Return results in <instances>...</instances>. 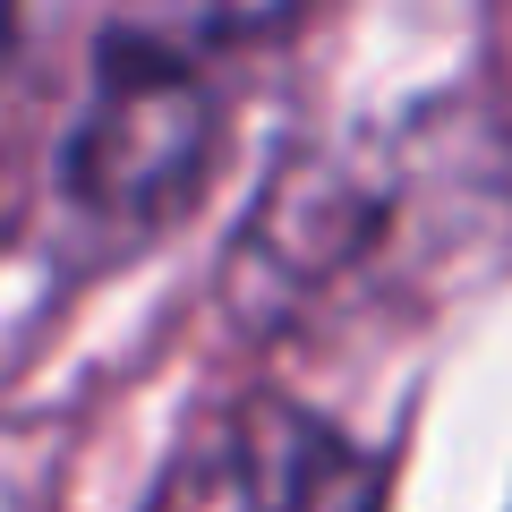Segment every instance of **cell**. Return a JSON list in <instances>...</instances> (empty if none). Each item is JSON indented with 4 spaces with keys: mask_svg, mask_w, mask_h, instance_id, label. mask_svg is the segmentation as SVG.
<instances>
[{
    "mask_svg": "<svg viewBox=\"0 0 512 512\" xmlns=\"http://www.w3.org/2000/svg\"><path fill=\"white\" fill-rule=\"evenodd\" d=\"M282 26V0H128L86 52L69 120L52 137V231L103 265L163 239L197 205L231 137L239 60Z\"/></svg>",
    "mask_w": 512,
    "mask_h": 512,
    "instance_id": "1",
    "label": "cell"
},
{
    "mask_svg": "<svg viewBox=\"0 0 512 512\" xmlns=\"http://www.w3.org/2000/svg\"><path fill=\"white\" fill-rule=\"evenodd\" d=\"M9 18H18V0H0V52H9Z\"/></svg>",
    "mask_w": 512,
    "mask_h": 512,
    "instance_id": "3",
    "label": "cell"
},
{
    "mask_svg": "<svg viewBox=\"0 0 512 512\" xmlns=\"http://www.w3.org/2000/svg\"><path fill=\"white\" fill-rule=\"evenodd\" d=\"M146 512H384V461L291 393H248L188 436Z\"/></svg>",
    "mask_w": 512,
    "mask_h": 512,
    "instance_id": "2",
    "label": "cell"
}]
</instances>
